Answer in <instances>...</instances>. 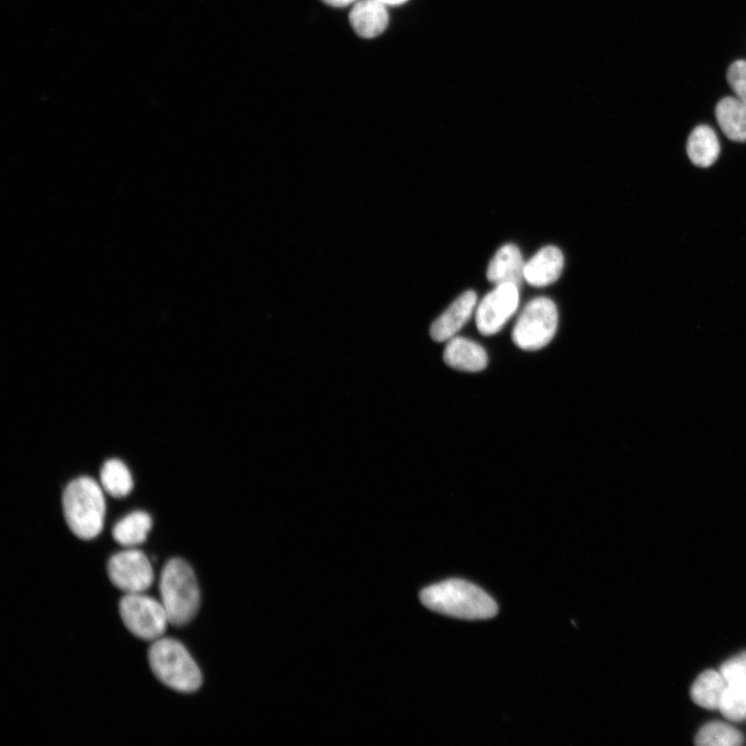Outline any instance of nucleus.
Wrapping results in <instances>:
<instances>
[{
  "label": "nucleus",
  "instance_id": "obj_21",
  "mask_svg": "<svg viewBox=\"0 0 746 746\" xmlns=\"http://www.w3.org/2000/svg\"><path fill=\"white\" fill-rule=\"evenodd\" d=\"M727 77L736 98L746 105V61L732 64Z\"/></svg>",
  "mask_w": 746,
  "mask_h": 746
},
{
  "label": "nucleus",
  "instance_id": "obj_15",
  "mask_svg": "<svg viewBox=\"0 0 746 746\" xmlns=\"http://www.w3.org/2000/svg\"><path fill=\"white\" fill-rule=\"evenodd\" d=\"M715 116L729 139L746 141V105L743 102L736 97H727L717 104Z\"/></svg>",
  "mask_w": 746,
  "mask_h": 746
},
{
  "label": "nucleus",
  "instance_id": "obj_7",
  "mask_svg": "<svg viewBox=\"0 0 746 746\" xmlns=\"http://www.w3.org/2000/svg\"><path fill=\"white\" fill-rule=\"evenodd\" d=\"M107 570L111 583L126 594L145 593L155 581L149 558L138 550L129 549L113 555Z\"/></svg>",
  "mask_w": 746,
  "mask_h": 746
},
{
  "label": "nucleus",
  "instance_id": "obj_24",
  "mask_svg": "<svg viewBox=\"0 0 746 746\" xmlns=\"http://www.w3.org/2000/svg\"><path fill=\"white\" fill-rule=\"evenodd\" d=\"M385 6H399L408 2V0H379Z\"/></svg>",
  "mask_w": 746,
  "mask_h": 746
},
{
  "label": "nucleus",
  "instance_id": "obj_3",
  "mask_svg": "<svg viewBox=\"0 0 746 746\" xmlns=\"http://www.w3.org/2000/svg\"><path fill=\"white\" fill-rule=\"evenodd\" d=\"M149 662L155 676L164 685L179 693L190 694L199 690L203 675L186 647L171 638H161L152 643Z\"/></svg>",
  "mask_w": 746,
  "mask_h": 746
},
{
  "label": "nucleus",
  "instance_id": "obj_19",
  "mask_svg": "<svg viewBox=\"0 0 746 746\" xmlns=\"http://www.w3.org/2000/svg\"><path fill=\"white\" fill-rule=\"evenodd\" d=\"M743 743L744 737L738 730L720 722L706 724L696 737V744L700 746H739Z\"/></svg>",
  "mask_w": 746,
  "mask_h": 746
},
{
  "label": "nucleus",
  "instance_id": "obj_20",
  "mask_svg": "<svg viewBox=\"0 0 746 746\" xmlns=\"http://www.w3.org/2000/svg\"><path fill=\"white\" fill-rule=\"evenodd\" d=\"M720 710L729 721L746 720V680L728 684Z\"/></svg>",
  "mask_w": 746,
  "mask_h": 746
},
{
  "label": "nucleus",
  "instance_id": "obj_22",
  "mask_svg": "<svg viewBox=\"0 0 746 746\" xmlns=\"http://www.w3.org/2000/svg\"><path fill=\"white\" fill-rule=\"evenodd\" d=\"M728 684L746 680V651L729 659L720 670Z\"/></svg>",
  "mask_w": 746,
  "mask_h": 746
},
{
  "label": "nucleus",
  "instance_id": "obj_4",
  "mask_svg": "<svg viewBox=\"0 0 746 746\" xmlns=\"http://www.w3.org/2000/svg\"><path fill=\"white\" fill-rule=\"evenodd\" d=\"M161 602L169 622L184 626L196 616L200 605V592L194 571L182 559L170 560L160 577Z\"/></svg>",
  "mask_w": 746,
  "mask_h": 746
},
{
  "label": "nucleus",
  "instance_id": "obj_12",
  "mask_svg": "<svg viewBox=\"0 0 746 746\" xmlns=\"http://www.w3.org/2000/svg\"><path fill=\"white\" fill-rule=\"evenodd\" d=\"M350 22L360 37L377 38L387 30L389 24L387 6L379 0H359L351 11Z\"/></svg>",
  "mask_w": 746,
  "mask_h": 746
},
{
  "label": "nucleus",
  "instance_id": "obj_9",
  "mask_svg": "<svg viewBox=\"0 0 746 746\" xmlns=\"http://www.w3.org/2000/svg\"><path fill=\"white\" fill-rule=\"evenodd\" d=\"M477 307V295L468 291L459 296L434 322L430 336L435 341H449L470 321Z\"/></svg>",
  "mask_w": 746,
  "mask_h": 746
},
{
  "label": "nucleus",
  "instance_id": "obj_16",
  "mask_svg": "<svg viewBox=\"0 0 746 746\" xmlns=\"http://www.w3.org/2000/svg\"><path fill=\"white\" fill-rule=\"evenodd\" d=\"M152 526L153 521L149 513L135 511L114 526L112 535L123 547L134 548L147 540Z\"/></svg>",
  "mask_w": 746,
  "mask_h": 746
},
{
  "label": "nucleus",
  "instance_id": "obj_5",
  "mask_svg": "<svg viewBox=\"0 0 746 746\" xmlns=\"http://www.w3.org/2000/svg\"><path fill=\"white\" fill-rule=\"evenodd\" d=\"M559 322L556 304L549 298L539 297L530 301L520 314L513 328L512 340L524 351H538L553 340Z\"/></svg>",
  "mask_w": 746,
  "mask_h": 746
},
{
  "label": "nucleus",
  "instance_id": "obj_13",
  "mask_svg": "<svg viewBox=\"0 0 746 746\" xmlns=\"http://www.w3.org/2000/svg\"><path fill=\"white\" fill-rule=\"evenodd\" d=\"M444 361L457 370L478 372L487 366L489 357L478 343L464 337H453L445 349Z\"/></svg>",
  "mask_w": 746,
  "mask_h": 746
},
{
  "label": "nucleus",
  "instance_id": "obj_17",
  "mask_svg": "<svg viewBox=\"0 0 746 746\" xmlns=\"http://www.w3.org/2000/svg\"><path fill=\"white\" fill-rule=\"evenodd\" d=\"M728 683L720 672L702 673L692 686L693 701L705 709H720Z\"/></svg>",
  "mask_w": 746,
  "mask_h": 746
},
{
  "label": "nucleus",
  "instance_id": "obj_8",
  "mask_svg": "<svg viewBox=\"0 0 746 746\" xmlns=\"http://www.w3.org/2000/svg\"><path fill=\"white\" fill-rule=\"evenodd\" d=\"M520 304V288L514 284L497 285L476 307L478 331L485 336L499 333L513 317Z\"/></svg>",
  "mask_w": 746,
  "mask_h": 746
},
{
  "label": "nucleus",
  "instance_id": "obj_18",
  "mask_svg": "<svg viewBox=\"0 0 746 746\" xmlns=\"http://www.w3.org/2000/svg\"><path fill=\"white\" fill-rule=\"evenodd\" d=\"M103 489L113 498L128 496L134 486L132 475L127 466L119 459H109L100 474Z\"/></svg>",
  "mask_w": 746,
  "mask_h": 746
},
{
  "label": "nucleus",
  "instance_id": "obj_14",
  "mask_svg": "<svg viewBox=\"0 0 746 746\" xmlns=\"http://www.w3.org/2000/svg\"><path fill=\"white\" fill-rule=\"evenodd\" d=\"M721 154L719 137L706 125L697 127L687 141V155L700 167H709Z\"/></svg>",
  "mask_w": 746,
  "mask_h": 746
},
{
  "label": "nucleus",
  "instance_id": "obj_2",
  "mask_svg": "<svg viewBox=\"0 0 746 746\" xmlns=\"http://www.w3.org/2000/svg\"><path fill=\"white\" fill-rule=\"evenodd\" d=\"M63 509L67 525L78 538L92 540L102 532L106 502L102 487L94 479L73 480L65 490Z\"/></svg>",
  "mask_w": 746,
  "mask_h": 746
},
{
  "label": "nucleus",
  "instance_id": "obj_6",
  "mask_svg": "<svg viewBox=\"0 0 746 746\" xmlns=\"http://www.w3.org/2000/svg\"><path fill=\"white\" fill-rule=\"evenodd\" d=\"M120 613L131 634L152 643L163 638L170 624L161 600L143 593L126 594L120 602Z\"/></svg>",
  "mask_w": 746,
  "mask_h": 746
},
{
  "label": "nucleus",
  "instance_id": "obj_10",
  "mask_svg": "<svg viewBox=\"0 0 746 746\" xmlns=\"http://www.w3.org/2000/svg\"><path fill=\"white\" fill-rule=\"evenodd\" d=\"M525 266L520 248L514 244H507L502 246L492 258L486 277L496 286L510 283L521 288L525 281Z\"/></svg>",
  "mask_w": 746,
  "mask_h": 746
},
{
  "label": "nucleus",
  "instance_id": "obj_1",
  "mask_svg": "<svg viewBox=\"0 0 746 746\" xmlns=\"http://www.w3.org/2000/svg\"><path fill=\"white\" fill-rule=\"evenodd\" d=\"M420 600L436 613L465 620H484L497 615V602L482 589L463 580H448L423 589Z\"/></svg>",
  "mask_w": 746,
  "mask_h": 746
},
{
  "label": "nucleus",
  "instance_id": "obj_11",
  "mask_svg": "<svg viewBox=\"0 0 746 746\" xmlns=\"http://www.w3.org/2000/svg\"><path fill=\"white\" fill-rule=\"evenodd\" d=\"M564 268V255L556 246L540 249L525 266V281L534 288L555 283Z\"/></svg>",
  "mask_w": 746,
  "mask_h": 746
},
{
  "label": "nucleus",
  "instance_id": "obj_23",
  "mask_svg": "<svg viewBox=\"0 0 746 746\" xmlns=\"http://www.w3.org/2000/svg\"><path fill=\"white\" fill-rule=\"evenodd\" d=\"M322 2L333 8H346L355 4L357 0H322Z\"/></svg>",
  "mask_w": 746,
  "mask_h": 746
}]
</instances>
